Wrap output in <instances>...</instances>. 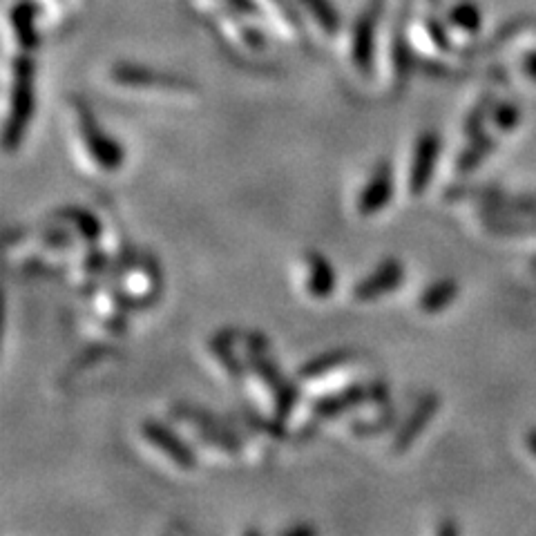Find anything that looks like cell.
I'll use <instances>...</instances> for the list:
<instances>
[{
	"label": "cell",
	"instance_id": "cell-1",
	"mask_svg": "<svg viewBox=\"0 0 536 536\" xmlns=\"http://www.w3.org/2000/svg\"><path fill=\"white\" fill-rule=\"evenodd\" d=\"M12 110L5 126V148L14 152L21 148L27 126L34 117V65L30 56H16L12 63Z\"/></svg>",
	"mask_w": 536,
	"mask_h": 536
},
{
	"label": "cell",
	"instance_id": "cell-2",
	"mask_svg": "<svg viewBox=\"0 0 536 536\" xmlns=\"http://www.w3.org/2000/svg\"><path fill=\"white\" fill-rule=\"evenodd\" d=\"M110 79L121 85V88H134V90H159V92H195V85L181 79V76H170L150 70V67H141L134 63H117L110 70Z\"/></svg>",
	"mask_w": 536,
	"mask_h": 536
},
{
	"label": "cell",
	"instance_id": "cell-3",
	"mask_svg": "<svg viewBox=\"0 0 536 536\" xmlns=\"http://www.w3.org/2000/svg\"><path fill=\"white\" fill-rule=\"evenodd\" d=\"M76 114H79V128H81V139L85 143V148L94 159L101 170H119L123 164V150L117 141H114L110 134H105L99 126L97 117H94L90 108L85 105H79L76 108Z\"/></svg>",
	"mask_w": 536,
	"mask_h": 536
},
{
	"label": "cell",
	"instance_id": "cell-4",
	"mask_svg": "<svg viewBox=\"0 0 536 536\" xmlns=\"http://www.w3.org/2000/svg\"><path fill=\"white\" fill-rule=\"evenodd\" d=\"M380 9H382V0L369 5L365 12L356 18V23H353V30H351V61L362 74H369L373 67Z\"/></svg>",
	"mask_w": 536,
	"mask_h": 536
},
{
	"label": "cell",
	"instance_id": "cell-5",
	"mask_svg": "<svg viewBox=\"0 0 536 536\" xmlns=\"http://www.w3.org/2000/svg\"><path fill=\"white\" fill-rule=\"evenodd\" d=\"M389 400L387 387L382 382H371V385H353L347 391H342L338 396L324 398L313 409L315 420H329L335 418L349 407L365 405V402H376V405H385Z\"/></svg>",
	"mask_w": 536,
	"mask_h": 536
},
{
	"label": "cell",
	"instance_id": "cell-6",
	"mask_svg": "<svg viewBox=\"0 0 536 536\" xmlns=\"http://www.w3.org/2000/svg\"><path fill=\"white\" fill-rule=\"evenodd\" d=\"M440 152V139L436 132H423L416 141L414 150V164L409 168V181L407 188L414 197H420L432 184L436 161Z\"/></svg>",
	"mask_w": 536,
	"mask_h": 536
},
{
	"label": "cell",
	"instance_id": "cell-7",
	"mask_svg": "<svg viewBox=\"0 0 536 536\" xmlns=\"http://www.w3.org/2000/svg\"><path fill=\"white\" fill-rule=\"evenodd\" d=\"M405 280V268L394 257H389V260L382 262L376 271L371 275H367L365 280L360 284H356V289H353V298L360 302H371L378 300L382 295L394 293L398 286Z\"/></svg>",
	"mask_w": 536,
	"mask_h": 536
},
{
	"label": "cell",
	"instance_id": "cell-8",
	"mask_svg": "<svg viewBox=\"0 0 536 536\" xmlns=\"http://www.w3.org/2000/svg\"><path fill=\"white\" fill-rule=\"evenodd\" d=\"M391 197H394V172H391V166L387 161H380V164L373 168L367 186L362 188L360 193L358 199L360 215L371 217L380 213V210L389 204Z\"/></svg>",
	"mask_w": 536,
	"mask_h": 536
},
{
	"label": "cell",
	"instance_id": "cell-9",
	"mask_svg": "<svg viewBox=\"0 0 536 536\" xmlns=\"http://www.w3.org/2000/svg\"><path fill=\"white\" fill-rule=\"evenodd\" d=\"M38 23H41V9H38L34 0H18V3L9 9V25H12L14 38L23 54L34 52L38 43H41Z\"/></svg>",
	"mask_w": 536,
	"mask_h": 536
},
{
	"label": "cell",
	"instance_id": "cell-10",
	"mask_svg": "<svg viewBox=\"0 0 536 536\" xmlns=\"http://www.w3.org/2000/svg\"><path fill=\"white\" fill-rule=\"evenodd\" d=\"M141 434L146 436L148 443L155 445L159 452H164L177 467L181 469L195 467V454L190 452L184 440L172 434L166 425L155 423V420H148V423H143Z\"/></svg>",
	"mask_w": 536,
	"mask_h": 536
},
{
	"label": "cell",
	"instance_id": "cell-11",
	"mask_svg": "<svg viewBox=\"0 0 536 536\" xmlns=\"http://www.w3.org/2000/svg\"><path fill=\"white\" fill-rule=\"evenodd\" d=\"M253 365H255L257 373H260V378L266 382L268 387L273 389L277 418H289L291 409L295 405V398H298V396H295V387L291 385L289 380L280 376V371L273 367L271 360H266L262 356L260 349L253 351Z\"/></svg>",
	"mask_w": 536,
	"mask_h": 536
},
{
	"label": "cell",
	"instance_id": "cell-12",
	"mask_svg": "<svg viewBox=\"0 0 536 536\" xmlns=\"http://www.w3.org/2000/svg\"><path fill=\"white\" fill-rule=\"evenodd\" d=\"M440 407V398L436 394H427L423 400L418 402L416 409L411 411V416L402 429L398 432L396 440H394V452L402 454L405 449L411 447V443L423 434V429L432 423V418L436 416V411Z\"/></svg>",
	"mask_w": 536,
	"mask_h": 536
},
{
	"label": "cell",
	"instance_id": "cell-13",
	"mask_svg": "<svg viewBox=\"0 0 536 536\" xmlns=\"http://www.w3.org/2000/svg\"><path fill=\"white\" fill-rule=\"evenodd\" d=\"M244 18L248 16H237V14L219 16L217 18L219 32H222L235 47H239V50H248V52L264 50V45H266L264 34L251 23H244Z\"/></svg>",
	"mask_w": 536,
	"mask_h": 536
},
{
	"label": "cell",
	"instance_id": "cell-14",
	"mask_svg": "<svg viewBox=\"0 0 536 536\" xmlns=\"http://www.w3.org/2000/svg\"><path fill=\"white\" fill-rule=\"evenodd\" d=\"M306 266H309L306 291L315 300H327L335 289V273L329 260L320 253H306Z\"/></svg>",
	"mask_w": 536,
	"mask_h": 536
},
{
	"label": "cell",
	"instance_id": "cell-15",
	"mask_svg": "<svg viewBox=\"0 0 536 536\" xmlns=\"http://www.w3.org/2000/svg\"><path fill=\"white\" fill-rule=\"evenodd\" d=\"M255 7L260 9V14H268L271 18V25L282 36L291 38V41H302V25L298 18H295L293 9L286 5V0H253Z\"/></svg>",
	"mask_w": 536,
	"mask_h": 536
},
{
	"label": "cell",
	"instance_id": "cell-16",
	"mask_svg": "<svg viewBox=\"0 0 536 536\" xmlns=\"http://www.w3.org/2000/svg\"><path fill=\"white\" fill-rule=\"evenodd\" d=\"M458 298V282L452 277H443V280L427 286L418 300V309L427 315H436L452 306V302Z\"/></svg>",
	"mask_w": 536,
	"mask_h": 536
},
{
	"label": "cell",
	"instance_id": "cell-17",
	"mask_svg": "<svg viewBox=\"0 0 536 536\" xmlns=\"http://www.w3.org/2000/svg\"><path fill=\"white\" fill-rule=\"evenodd\" d=\"M300 5L304 7V12L311 16V21L318 25L320 32H324L329 38L340 34L342 18L331 0H300Z\"/></svg>",
	"mask_w": 536,
	"mask_h": 536
},
{
	"label": "cell",
	"instance_id": "cell-18",
	"mask_svg": "<svg viewBox=\"0 0 536 536\" xmlns=\"http://www.w3.org/2000/svg\"><path fill=\"white\" fill-rule=\"evenodd\" d=\"M351 358H353V351H349V349L329 351V353H324V356H320V358L306 362V365L300 369V378L302 380L324 378V376H329L331 371L342 369L344 365H349Z\"/></svg>",
	"mask_w": 536,
	"mask_h": 536
},
{
	"label": "cell",
	"instance_id": "cell-19",
	"mask_svg": "<svg viewBox=\"0 0 536 536\" xmlns=\"http://www.w3.org/2000/svg\"><path fill=\"white\" fill-rule=\"evenodd\" d=\"M190 5L199 12L210 14L215 18L219 16H260V9L255 7L253 0H190Z\"/></svg>",
	"mask_w": 536,
	"mask_h": 536
},
{
	"label": "cell",
	"instance_id": "cell-20",
	"mask_svg": "<svg viewBox=\"0 0 536 536\" xmlns=\"http://www.w3.org/2000/svg\"><path fill=\"white\" fill-rule=\"evenodd\" d=\"M447 25L452 32H458L463 36H476L483 27L481 9H478L474 3L456 5V7H452V12H449V16H447Z\"/></svg>",
	"mask_w": 536,
	"mask_h": 536
},
{
	"label": "cell",
	"instance_id": "cell-21",
	"mask_svg": "<svg viewBox=\"0 0 536 536\" xmlns=\"http://www.w3.org/2000/svg\"><path fill=\"white\" fill-rule=\"evenodd\" d=\"M494 150V139L487 137V134H478L472 139V143L463 150V155L458 157V170L461 172H472L485 161V157Z\"/></svg>",
	"mask_w": 536,
	"mask_h": 536
},
{
	"label": "cell",
	"instance_id": "cell-22",
	"mask_svg": "<svg viewBox=\"0 0 536 536\" xmlns=\"http://www.w3.org/2000/svg\"><path fill=\"white\" fill-rule=\"evenodd\" d=\"M233 338H235L233 331L219 333L217 338H213V351H215V356L222 360V365L226 367V371L231 373V378L239 380V378H242V367H239V362L235 360V356L231 353Z\"/></svg>",
	"mask_w": 536,
	"mask_h": 536
},
{
	"label": "cell",
	"instance_id": "cell-23",
	"mask_svg": "<svg viewBox=\"0 0 536 536\" xmlns=\"http://www.w3.org/2000/svg\"><path fill=\"white\" fill-rule=\"evenodd\" d=\"M492 110H494V101L492 97H485L476 103V108L467 114V119H465V134L469 139H474L478 137V134H483V126H485V121L492 117Z\"/></svg>",
	"mask_w": 536,
	"mask_h": 536
},
{
	"label": "cell",
	"instance_id": "cell-24",
	"mask_svg": "<svg viewBox=\"0 0 536 536\" xmlns=\"http://www.w3.org/2000/svg\"><path fill=\"white\" fill-rule=\"evenodd\" d=\"M67 219H72V222L76 224V228H79V233H83V237L88 239V242H97L99 235H101V224L97 222V219H94L92 215L85 213V210H65V215Z\"/></svg>",
	"mask_w": 536,
	"mask_h": 536
},
{
	"label": "cell",
	"instance_id": "cell-25",
	"mask_svg": "<svg viewBox=\"0 0 536 536\" xmlns=\"http://www.w3.org/2000/svg\"><path fill=\"white\" fill-rule=\"evenodd\" d=\"M492 121L501 132H510L519 126L521 110L512 103H499V105H494V110H492Z\"/></svg>",
	"mask_w": 536,
	"mask_h": 536
},
{
	"label": "cell",
	"instance_id": "cell-26",
	"mask_svg": "<svg viewBox=\"0 0 536 536\" xmlns=\"http://www.w3.org/2000/svg\"><path fill=\"white\" fill-rule=\"evenodd\" d=\"M523 72H525V76H528L530 81L536 83V52H532V54L525 56V61H523Z\"/></svg>",
	"mask_w": 536,
	"mask_h": 536
},
{
	"label": "cell",
	"instance_id": "cell-27",
	"mask_svg": "<svg viewBox=\"0 0 536 536\" xmlns=\"http://www.w3.org/2000/svg\"><path fill=\"white\" fill-rule=\"evenodd\" d=\"M525 443H528V449L532 452V456H536V429H532V432L528 434V438H525Z\"/></svg>",
	"mask_w": 536,
	"mask_h": 536
}]
</instances>
